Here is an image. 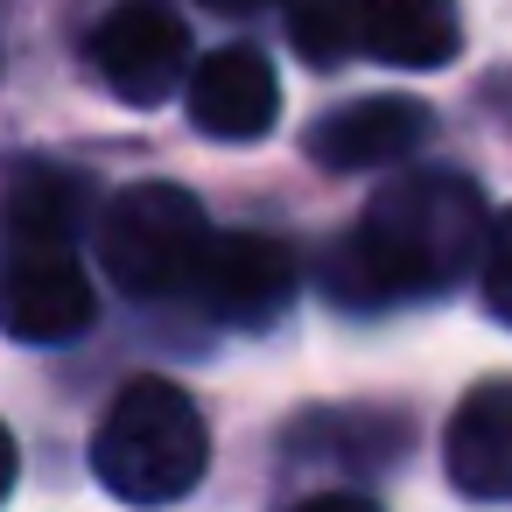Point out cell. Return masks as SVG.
<instances>
[{"label":"cell","instance_id":"6da1fadb","mask_svg":"<svg viewBox=\"0 0 512 512\" xmlns=\"http://www.w3.org/2000/svg\"><path fill=\"white\" fill-rule=\"evenodd\" d=\"M484 197L470 176L449 169H421L386 183L365 218L351 225V239L330 260V288L351 309H379V302H407L428 295L442 281H456L477 253H484Z\"/></svg>","mask_w":512,"mask_h":512},{"label":"cell","instance_id":"7a4b0ae2","mask_svg":"<svg viewBox=\"0 0 512 512\" xmlns=\"http://www.w3.org/2000/svg\"><path fill=\"white\" fill-rule=\"evenodd\" d=\"M211 463V428L176 379H127L92 435V470L127 505H176Z\"/></svg>","mask_w":512,"mask_h":512},{"label":"cell","instance_id":"3957f363","mask_svg":"<svg viewBox=\"0 0 512 512\" xmlns=\"http://www.w3.org/2000/svg\"><path fill=\"white\" fill-rule=\"evenodd\" d=\"M211 246V218L190 190L176 183H134L113 197L99 225V260L120 295L155 302V295H190V274Z\"/></svg>","mask_w":512,"mask_h":512},{"label":"cell","instance_id":"277c9868","mask_svg":"<svg viewBox=\"0 0 512 512\" xmlns=\"http://www.w3.org/2000/svg\"><path fill=\"white\" fill-rule=\"evenodd\" d=\"M92 71L127 106H162L190 78V22L176 0H120L92 36Z\"/></svg>","mask_w":512,"mask_h":512},{"label":"cell","instance_id":"5b68a950","mask_svg":"<svg viewBox=\"0 0 512 512\" xmlns=\"http://www.w3.org/2000/svg\"><path fill=\"white\" fill-rule=\"evenodd\" d=\"M190 295L211 323H232V330H260L288 309L295 295V253L267 232H211L197 274H190Z\"/></svg>","mask_w":512,"mask_h":512},{"label":"cell","instance_id":"8992f818","mask_svg":"<svg viewBox=\"0 0 512 512\" xmlns=\"http://www.w3.org/2000/svg\"><path fill=\"white\" fill-rule=\"evenodd\" d=\"M92 316H99V295L71 246H15L8 274H0V330L22 344H64L92 330Z\"/></svg>","mask_w":512,"mask_h":512},{"label":"cell","instance_id":"52a82bcc","mask_svg":"<svg viewBox=\"0 0 512 512\" xmlns=\"http://www.w3.org/2000/svg\"><path fill=\"white\" fill-rule=\"evenodd\" d=\"M183 106L211 141H260L281 113V78L260 50H218L183 78Z\"/></svg>","mask_w":512,"mask_h":512},{"label":"cell","instance_id":"ba28073f","mask_svg":"<svg viewBox=\"0 0 512 512\" xmlns=\"http://www.w3.org/2000/svg\"><path fill=\"white\" fill-rule=\"evenodd\" d=\"M421 141H428V106L400 99V92H379V99H351V106L323 113L309 127V162L358 176V169H393Z\"/></svg>","mask_w":512,"mask_h":512},{"label":"cell","instance_id":"9c48e42d","mask_svg":"<svg viewBox=\"0 0 512 512\" xmlns=\"http://www.w3.org/2000/svg\"><path fill=\"white\" fill-rule=\"evenodd\" d=\"M442 456L463 498H512V379H484L463 393Z\"/></svg>","mask_w":512,"mask_h":512},{"label":"cell","instance_id":"30bf717a","mask_svg":"<svg viewBox=\"0 0 512 512\" xmlns=\"http://www.w3.org/2000/svg\"><path fill=\"white\" fill-rule=\"evenodd\" d=\"M456 43H463L456 0H365V50L379 64L428 71V64H449Z\"/></svg>","mask_w":512,"mask_h":512},{"label":"cell","instance_id":"8fae6325","mask_svg":"<svg viewBox=\"0 0 512 512\" xmlns=\"http://www.w3.org/2000/svg\"><path fill=\"white\" fill-rule=\"evenodd\" d=\"M78 211H85L78 176L43 169V162H29L15 176V190H8V232H15V246H71L78 239Z\"/></svg>","mask_w":512,"mask_h":512},{"label":"cell","instance_id":"7c38bea8","mask_svg":"<svg viewBox=\"0 0 512 512\" xmlns=\"http://www.w3.org/2000/svg\"><path fill=\"white\" fill-rule=\"evenodd\" d=\"M288 43L302 64H344L365 50V0H288Z\"/></svg>","mask_w":512,"mask_h":512},{"label":"cell","instance_id":"4fadbf2b","mask_svg":"<svg viewBox=\"0 0 512 512\" xmlns=\"http://www.w3.org/2000/svg\"><path fill=\"white\" fill-rule=\"evenodd\" d=\"M484 309L498 323H512V211H498L484 225Z\"/></svg>","mask_w":512,"mask_h":512},{"label":"cell","instance_id":"5bb4252c","mask_svg":"<svg viewBox=\"0 0 512 512\" xmlns=\"http://www.w3.org/2000/svg\"><path fill=\"white\" fill-rule=\"evenodd\" d=\"M295 512H379V505L358 498V491H323V498H302Z\"/></svg>","mask_w":512,"mask_h":512},{"label":"cell","instance_id":"9a60e30c","mask_svg":"<svg viewBox=\"0 0 512 512\" xmlns=\"http://www.w3.org/2000/svg\"><path fill=\"white\" fill-rule=\"evenodd\" d=\"M8 491H15V435L0 428V498H8Z\"/></svg>","mask_w":512,"mask_h":512},{"label":"cell","instance_id":"2e32d148","mask_svg":"<svg viewBox=\"0 0 512 512\" xmlns=\"http://www.w3.org/2000/svg\"><path fill=\"white\" fill-rule=\"evenodd\" d=\"M204 8H218V15H253V8H267V0H204Z\"/></svg>","mask_w":512,"mask_h":512}]
</instances>
